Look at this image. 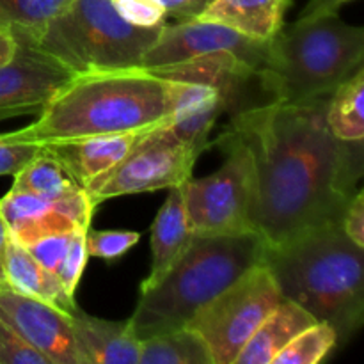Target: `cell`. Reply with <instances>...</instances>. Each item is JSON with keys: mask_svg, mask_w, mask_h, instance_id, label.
<instances>
[{"mask_svg": "<svg viewBox=\"0 0 364 364\" xmlns=\"http://www.w3.org/2000/svg\"><path fill=\"white\" fill-rule=\"evenodd\" d=\"M329 96L269 102L230 116L224 134L252 162L251 228L267 247L341 224L364 174V141H340L329 130Z\"/></svg>", "mask_w": 364, "mask_h": 364, "instance_id": "cell-1", "label": "cell"}, {"mask_svg": "<svg viewBox=\"0 0 364 364\" xmlns=\"http://www.w3.org/2000/svg\"><path fill=\"white\" fill-rule=\"evenodd\" d=\"M167 80L142 68L75 75L11 141L55 144L95 135L144 132L169 119Z\"/></svg>", "mask_w": 364, "mask_h": 364, "instance_id": "cell-2", "label": "cell"}, {"mask_svg": "<svg viewBox=\"0 0 364 364\" xmlns=\"http://www.w3.org/2000/svg\"><path fill=\"white\" fill-rule=\"evenodd\" d=\"M364 249L341 230L320 228L267 247L263 263L281 295L297 302L316 322H327L345 345L364 322Z\"/></svg>", "mask_w": 364, "mask_h": 364, "instance_id": "cell-3", "label": "cell"}, {"mask_svg": "<svg viewBox=\"0 0 364 364\" xmlns=\"http://www.w3.org/2000/svg\"><path fill=\"white\" fill-rule=\"evenodd\" d=\"M363 60V27L338 14L299 18L269 43L258 77L269 102H308L333 95Z\"/></svg>", "mask_w": 364, "mask_h": 364, "instance_id": "cell-4", "label": "cell"}, {"mask_svg": "<svg viewBox=\"0 0 364 364\" xmlns=\"http://www.w3.org/2000/svg\"><path fill=\"white\" fill-rule=\"evenodd\" d=\"M263 252L265 242L256 233L194 235L167 276L141 294L134 315L128 318L139 340L187 326L199 308L263 262Z\"/></svg>", "mask_w": 364, "mask_h": 364, "instance_id": "cell-5", "label": "cell"}, {"mask_svg": "<svg viewBox=\"0 0 364 364\" xmlns=\"http://www.w3.org/2000/svg\"><path fill=\"white\" fill-rule=\"evenodd\" d=\"M162 27L128 23L112 0H71L31 45L59 59L77 75L134 70L142 66L146 50Z\"/></svg>", "mask_w": 364, "mask_h": 364, "instance_id": "cell-6", "label": "cell"}, {"mask_svg": "<svg viewBox=\"0 0 364 364\" xmlns=\"http://www.w3.org/2000/svg\"><path fill=\"white\" fill-rule=\"evenodd\" d=\"M224 164L212 174L188 178L183 183L188 226L198 237L255 233L251 228L252 162L233 135L220 134Z\"/></svg>", "mask_w": 364, "mask_h": 364, "instance_id": "cell-7", "label": "cell"}, {"mask_svg": "<svg viewBox=\"0 0 364 364\" xmlns=\"http://www.w3.org/2000/svg\"><path fill=\"white\" fill-rule=\"evenodd\" d=\"M281 297L272 272L259 262L199 308L187 326L203 338L213 364H233Z\"/></svg>", "mask_w": 364, "mask_h": 364, "instance_id": "cell-8", "label": "cell"}, {"mask_svg": "<svg viewBox=\"0 0 364 364\" xmlns=\"http://www.w3.org/2000/svg\"><path fill=\"white\" fill-rule=\"evenodd\" d=\"M198 159L199 153L181 142L166 121L146 130L132 151L85 192L98 206L119 196L176 187L192 176Z\"/></svg>", "mask_w": 364, "mask_h": 364, "instance_id": "cell-9", "label": "cell"}, {"mask_svg": "<svg viewBox=\"0 0 364 364\" xmlns=\"http://www.w3.org/2000/svg\"><path fill=\"white\" fill-rule=\"evenodd\" d=\"M269 43L247 38L217 21L194 18L174 25H164L159 38L146 50L141 68L151 71L206 53L230 52L259 71L265 63Z\"/></svg>", "mask_w": 364, "mask_h": 364, "instance_id": "cell-10", "label": "cell"}, {"mask_svg": "<svg viewBox=\"0 0 364 364\" xmlns=\"http://www.w3.org/2000/svg\"><path fill=\"white\" fill-rule=\"evenodd\" d=\"M0 320L52 364H84L77 350L70 313L39 299L0 287Z\"/></svg>", "mask_w": 364, "mask_h": 364, "instance_id": "cell-11", "label": "cell"}, {"mask_svg": "<svg viewBox=\"0 0 364 364\" xmlns=\"http://www.w3.org/2000/svg\"><path fill=\"white\" fill-rule=\"evenodd\" d=\"M95 210L96 205L87 192L71 201L57 203L11 188L0 199V213L7 235L25 247L46 235L89 230Z\"/></svg>", "mask_w": 364, "mask_h": 364, "instance_id": "cell-12", "label": "cell"}, {"mask_svg": "<svg viewBox=\"0 0 364 364\" xmlns=\"http://www.w3.org/2000/svg\"><path fill=\"white\" fill-rule=\"evenodd\" d=\"M151 73L167 80L210 85L220 95L230 116L269 103L259 84L258 70L230 52L206 53L185 63L151 70Z\"/></svg>", "mask_w": 364, "mask_h": 364, "instance_id": "cell-13", "label": "cell"}, {"mask_svg": "<svg viewBox=\"0 0 364 364\" xmlns=\"http://www.w3.org/2000/svg\"><path fill=\"white\" fill-rule=\"evenodd\" d=\"M75 75L59 59L16 39L13 57L0 66V109L43 107Z\"/></svg>", "mask_w": 364, "mask_h": 364, "instance_id": "cell-14", "label": "cell"}, {"mask_svg": "<svg viewBox=\"0 0 364 364\" xmlns=\"http://www.w3.org/2000/svg\"><path fill=\"white\" fill-rule=\"evenodd\" d=\"M167 89L171 103L167 124L181 142L201 155L219 116L226 114L223 98L215 89L199 82L167 80Z\"/></svg>", "mask_w": 364, "mask_h": 364, "instance_id": "cell-15", "label": "cell"}, {"mask_svg": "<svg viewBox=\"0 0 364 364\" xmlns=\"http://www.w3.org/2000/svg\"><path fill=\"white\" fill-rule=\"evenodd\" d=\"M144 132L95 135L45 144V148L66 167L68 173L80 187L87 188L89 185L109 174L132 151Z\"/></svg>", "mask_w": 364, "mask_h": 364, "instance_id": "cell-16", "label": "cell"}, {"mask_svg": "<svg viewBox=\"0 0 364 364\" xmlns=\"http://www.w3.org/2000/svg\"><path fill=\"white\" fill-rule=\"evenodd\" d=\"M70 322L84 364H139L141 340L130 320H103L77 308L70 313Z\"/></svg>", "mask_w": 364, "mask_h": 364, "instance_id": "cell-17", "label": "cell"}, {"mask_svg": "<svg viewBox=\"0 0 364 364\" xmlns=\"http://www.w3.org/2000/svg\"><path fill=\"white\" fill-rule=\"evenodd\" d=\"M192 238L194 233L188 226L183 183H181L169 188V196L156 213L151 226V269L148 277L142 281L141 294L155 288L167 276V272L185 255Z\"/></svg>", "mask_w": 364, "mask_h": 364, "instance_id": "cell-18", "label": "cell"}, {"mask_svg": "<svg viewBox=\"0 0 364 364\" xmlns=\"http://www.w3.org/2000/svg\"><path fill=\"white\" fill-rule=\"evenodd\" d=\"M313 322L316 320L302 306L281 297L238 352L233 364H272L274 358Z\"/></svg>", "mask_w": 364, "mask_h": 364, "instance_id": "cell-19", "label": "cell"}, {"mask_svg": "<svg viewBox=\"0 0 364 364\" xmlns=\"http://www.w3.org/2000/svg\"><path fill=\"white\" fill-rule=\"evenodd\" d=\"M4 281L11 290L43 302L57 306L63 311L71 313L78 308L75 297L66 294L59 277L46 270L38 259L21 244L7 238L2 259Z\"/></svg>", "mask_w": 364, "mask_h": 364, "instance_id": "cell-20", "label": "cell"}, {"mask_svg": "<svg viewBox=\"0 0 364 364\" xmlns=\"http://www.w3.org/2000/svg\"><path fill=\"white\" fill-rule=\"evenodd\" d=\"M288 7L290 0H212L199 18L258 41H272L283 28Z\"/></svg>", "mask_w": 364, "mask_h": 364, "instance_id": "cell-21", "label": "cell"}, {"mask_svg": "<svg viewBox=\"0 0 364 364\" xmlns=\"http://www.w3.org/2000/svg\"><path fill=\"white\" fill-rule=\"evenodd\" d=\"M14 191L31 192L48 201H71L85 192L84 187L73 180L66 167L45 148L38 151V155L14 174Z\"/></svg>", "mask_w": 364, "mask_h": 364, "instance_id": "cell-22", "label": "cell"}, {"mask_svg": "<svg viewBox=\"0 0 364 364\" xmlns=\"http://www.w3.org/2000/svg\"><path fill=\"white\" fill-rule=\"evenodd\" d=\"M139 364H213L203 338L188 326L141 338Z\"/></svg>", "mask_w": 364, "mask_h": 364, "instance_id": "cell-23", "label": "cell"}, {"mask_svg": "<svg viewBox=\"0 0 364 364\" xmlns=\"http://www.w3.org/2000/svg\"><path fill=\"white\" fill-rule=\"evenodd\" d=\"M364 68L341 82L329 96L326 119L340 141H364Z\"/></svg>", "mask_w": 364, "mask_h": 364, "instance_id": "cell-24", "label": "cell"}, {"mask_svg": "<svg viewBox=\"0 0 364 364\" xmlns=\"http://www.w3.org/2000/svg\"><path fill=\"white\" fill-rule=\"evenodd\" d=\"M70 4L71 0H0V27L9 28L14 39L32 43Z\"/></svg>", "mask_w": 364, "mask_h": 364, "instance_id": "cell-25", "label": "cell"}, {"mask_svg": "<svg viewBox=\"0 0 364 364\" xmlns=\"http://www.w3.org/2000/svg\"><path fill=\"white\" fill-rule=\"evenodd\" d=\"M338 347L336 331L327 322H313L297 334L272 364H318Z\"/></svg>", "mask_w": 364, "mask_h": 364, "instance_id": "cell-26", "label": "cell"}, {"mask_svg": "<svg viewBox=\"0 0 364 364\" xmlns=\"http://www.w3.org/2000/svg\"><path fill=\"white\" fill-rule=\"evenodd\" d=\"M141 240L139 231L128 230H91L85 233L89 256L102 259H117L127 255Z\"/></svg>", "mask_w": 364, "mask_h": 364, "instance_id": "cell-27", "label": "cell"}, {"mask_svg": "<svg viewBox=\"0 0 364 364\" xmlns=\"http://www.w3.org/2000/svg\"><path fill=\"white\" fill-rule=\"evenodd\" d=\"M85 233H87V230L75 231L70 249H68L66 256L60 262L59 269L55 270V276L59 277L63 288L71 297H75V291H77L82 274H84L85 265H87L89 252L87 245H85Z\"/></svg>", "mask_w": 364, "mask_h": 364, "instance_id": "cell-28", "label": "cell"}, {"mask_svg": "<svg viewBox=\"0 0 364 364\" xmlns=\"http://www.w3.org/2000/svg\"><path fill=\"white\" fill-rule=\"evenodd\" d=\"M0 364H52L0 320Z\"/></svg>", "mask_w": 364, "mask_h": 364, "instance_id": "cell-29", "label": "cell"}, {"mask_svg": "<svg viewBox=\"0 0 364 364\" xmlns=\"http://www.w3.org/2000/svg\"><path fill=\"white\" fill-rule=\"evenodd\" d=\"M117 13L137 27H160L166 25L167 14L156 0H112Z\"/></svg>", "mask_w": 364, "mask_h": 364, "instance_id": "cell-30", "label": "cell"}, {"mask_svg": "<svg viewBox=\"0 0 364 364\" xmlns=\"http://www.w3.org/2000/svg\"><path fill=\"white\" fill-rule=\"evenodd\" d=\"M73 235L75 231L73 233L46 235V237H41L36 242H32V244H28L27 251L31 252V255L38 259V263H41L46 270L55 274V270L59 269L60 262H63V258L66 256L68 249H70Z\"/></svg>", "mask_w": 364, "mask_h": 364, "instance_id": "cell-31", "label": "cell"}, {"mask_svg": "<svg viewBox=\"0 0 364 364\" xmlns=\"http://www.w3.org/2000/svg\"><path fill=\"white\" fill-rule=\"evenodd\" d=\"M39 149V144L11 141L6 134H0V176H14L38 155Z\"/></svg>", "mask_w": 364, "mask_h": 364, "instance_id": "cell-32", "label": "cell"}, {"mask_svg": "<svg viewBox=\"0 0 364 364\" xmlns=\"http://www.w3.org/2000/svg\"><path fill=\"white\" fill-rule=\"evenodd\" d=\"M341 230L358 247L364 249V192L359 188L345 206Z\"/></svg>", "mask_w": 364, "mask_h": 364, "instance_id": "cell-33", "label": "cell"}, {"mask_svg": "<svg viewBox=\"0 0 364 364\" xmlns=\"http://www.w3.org/2000/svg\"><path fill=\"white\" fill-rule=\"evenodd\" d=\"M164 7L167 16L178 18L180 21L194 20L201 16L212 0H156Z\"/></svg>", "mask_w": 364, "mask_h": 364, "instance_id": "cell-34", "label": "cell"}, {"mask_svg": "<svg viewBox=\"0 0 364 364\" xmlns=\"http://www.w3.org/2000/svg\"><path fill=\"white\" fill-rule=\"evenodd\" d=\"M352 2V0H309L301 11L299 18H316L326 14H338L341 6Z\"/></svg>", "mask_w": 364, "mask_h": 364, "instance_id": "cell-35", "label": "cell"}, {"mask_svg": "<svg viewBox=\"0 0 364 364\" xmlns=\"http://www.w3.org/2000/svg\"><path fill=\"white\" fill-rule=\"evenodd\" d=\"M14 50H16V39H14V36L11 34L9 28L0 27V66L6 64L13 57Z\"/></svg>", "mask_w": 364, "mask_h": 364, "instance_id": "cell-36", "label": "cell"}, {"mask_svg": "<svg viewBox=\"0 0 364 364\" xmlns=\"http://www.w3.org/2000/svg\"><path fill=\"white\" fill-rule=\"evenodd\" d=\"M39 110H41V107H11V109H0V121L16 116H27V114H38Z\"/></svg>", "mask_w": 364, "mask_h": 364, "instance_id": "cell-37", "label": "cell"}, {"mask_svg": "<svg viewBox=\"0 0 364 364\" xmlns=\"http://www.w3.org/2000/svg\"><path fill=\"white\" fill-rule=\"evenodd\" d=\"M7 238H9V235H7V228H6V223H4V219H2V213H0V287H4V284H6V281H4L2 259H4V249H6Z\"/></svg>", "mask_w": 364, "mask_h": 364, "instance_id": "cell-38", "label": "cell"}]
</instances>
